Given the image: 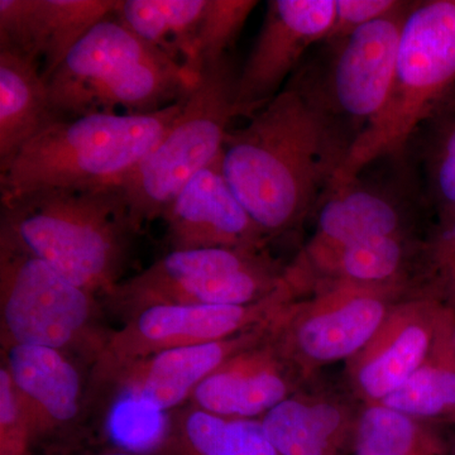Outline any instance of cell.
I'll return each instance as SVG.
<instances>
[{"label":"cell","instance_id":"1","mask_svg":"<svg viewBox=\"0 0 455 455\" xmlns=\"http://www.w3.org/2000/svg\"><path fill=\"white\" fill-rule=\"evenodd\" d=\"M350 143L296 83L229 130L221 170L267 238L286 235L317 211Z\"/></svg>","mask_w":455,"mask_h":455},{"label":"cell","instance_id":"2","mask_svg":"<svg viewBox=\"0 0 455 455\" xmlns=\"http://www.w3.org/2000/svg\"><path fill=\"white\" fill-rule=\"evenodd\" d=\"M137 233L121 185L2 200L0 243L37 257L103 298L121 283Z\"/></svg>","mask_w":455,"mask_h":455},{"label":"cell","instance_id":"3","mask_svg":"<svg viewBox=\"0 0 455 455\" xmlns=\"http://www.w3.org/2000/svg\"><path fill=\"white\" fill-rule=\"evenodd\" d=\"M185 100L152 113L57 119L0 169L2 200L52 188L121 185L169 131Z\"/></svg>","mask_w":455,"mask_h":455},{"label":"cell","instance_id":"4","mask_svg":"<svg viewBox=\"0 0 455 455\" xmlns=\"http://www.w3.org/2000/svg\"><path fill=\"white\" fill-rule=\"evenodd\" d=\"M454 99L455 0L412 3L387 100L350 146L331 188L357 178L385 158L403 157L421 128Z\"/></svg>","mask_w":455,"mask_h":455},{"label":"cell","instance_id":"5","mask_svg":"<svg viewBox=\"0 0 455 455\" xmlns=\"http://www.w3.org/2000/svg\"><path fill=\"white\" fill-rule=\"evenodd\" d=\"M57 119L157 112L188 97L194 79L116 16L99 22L46 80Z\"/></svg>","mask_w":455,"mask_h":455},{"label":"cell","instance_id":"6","mask_svg":"<svg viewBox=\"0 0 455 455\" xmlns=\"http://www.w3.org/2000/svg\"><path fill=\"white\" fill-rule=\"evenodd\" d=\"M236 77L229 55L205 66L169 131L123 180L137 232L146 223L161 220L180 191L221 157L229 123L235 119Z\"/></svg>","mask_w":455,"mask_h":455},{"label":"cell","instance_id":"7","mask_svg":"<svg viewBox=\"0 0 455 455\" xmlns=\"http://www.w3.org/2000/svg\"><path fill=\"white\" fill-rule=\"evenodd\" d=\"M98 295L77 286L32 254L0 243L3 349L49 347L94 363L110 335Z\"/></svg>","mask_w":455,"mask_h":455},{"label":"cell","instance_id":"8","mask_svg":"<svg viewBox=\"0 0 455 455\" xmlns=\"http://www.w3.org/2000/svg\"><path fill=\"white\" fill-rule=\"evenodd\" d=\"M284 269L266 250L171 251L104 296L124 322L158 305H248L284 286Z\"/></svg>","mask_w":455,"mask_h":455},{"label":"cell","instance_id":"9","mask_svg":"<svg viewBox=\"0 0 455 455\" xmlns=\"http://www.w3.org/2000/svg\"><path fill=\"white\" fill-rule=\"evenodd\" d=\"M313 295L287 304L269 323V337L307 379L348 361L373 337L409 286L317 283ZM419 293V292H416Z\"/></svg>","mask_w":455,"mask_h":455},{"label":"cell","instance_id":"10","mask_svg":"<svg viewBox=\"0 0 455 455\" xmlns=\"http://www.w3.org/2000/svg\"><path fill=\"white\" fill-rule=\"evenodd\" d=\"M298 300L283 289L248 305H158L132 316L95 359L90 373L92 390L109 391L125 370L143 359L184 347L212 343L267 324L287 304Z\"/></svg>","mask_w":455,"mask_h":455},{"label":"cell","instance_id":"11","mask_svg":"<svg viewBox=\"0 0 455 455\" xmlns=\"http://www.w3.org/2000/svg\"><path fill=\"white\" fill-rule=\"evenodd\" d=\"M411 4L340 40L325 42L331 46V60L324 76L315 82L301 79L296 83L309 92L350 145L347 125L352 127L355 142L387 100L401 32Z\"/></svg>","mask_w":455,"mask_h":455},{"label":"cell","instance_id":"12","mask_svg":"<svg viewBox=\"0 0 455 455\" xmlns=\"http://www.w3.org/2000/svg\"><path fill=\"white\" fill-rule=\"evenodd\" d=\"M455 311L415 293L398 301L366 346L346 362L347 381L361 403H381L430 355Z\"/></svg>","mask_w":455,"mask_h":455},{"label":"cell","instance_id":"13","mask_svg":"<svg viewBox=\"0 0 455 455\" xmlns=\"http://www.w3.org/2000/svg\"><path fill=\"white\" fill-rule=\"evenodd\" d=\"M335 0H271L250 55L236 77L235 118H250L284 89L311 46L333 27Z\"/></svg>","mask_w":455,"mask_h":455},{"label":"cell","instance_id":"14","mask_svg":"<svg viewBox=\"0 0 455 455\" xmlns=\"http://www.w3.org/2000/svg\"><path fill=\"white\" fill-rule=\"evenodd\" d=\"M161 220L171 251H263L269 241L228 184L221 157L180 191Z\"/></svg>","mask_w":455,"mask_h":455},{"label":"cell","instance_id":"15","mask_svg":"<svg viewBox=\"0 0 455 455\" xmlns=\"http://www.w3.org/2000/svg\"><path fill=\"white\" fill-rule=\"evenodd\" d=\"M309 382L268 331L265 339L236 353L206 377L188 403L226 418L260 420Z\"/></svg>","mask_w":455,"mask_h":455},{"label":"cell","instance_id":"16","mask_svg":"<svg viewBox=\"0 0 455 455\" xmlns=\"http://www.w3.org/2000/svg\"><path fill=\"white\" fill-rule=\"evenodd\" d=\"M121 0H0V50L40 65L44 80Z\"/></svg>","mask_w":455,"mask_h":455},{"label":"cell","instance_id":"17","mask_svg":"<svg viewBox=\"0 0 455 455\" xmlns=\"http://www.w3.org/2000/svg\"><path fill=\"white\" fill-rule=\"evenodd\" d=\"M269 323L227 339L151 355L125 370L109 390L119 400L167 414L188 403L197 386L224 362L265 339Z\"/></svg>","mask_w":455,"mask_h":455},{"label":"cell","instance_id":"18","mask_svg":"<svg viewBox=\"0 0 455 455\" xmlns=\"http://www.w3.org/2000/svg\"><path fill=\"white\" fill-rule=\"evenodd\" d=\"M361 406L309 382L260 424L276 455H353Z\"/></svg>","mask_w":455,"mask_h":455},{"label":"cell","instance_id":"19","mask_svg":"<svg viewBox=\"0 0 455 455\" xmlns=\"http://www.w3.org/2000/svg\"><path fill=\"white\" fill-rule=\"evenodd\" d=\"M385 235H412L406 197L355 178L326 191L317 208L315 229L300 256Z\"/></svg>","mask_w":455,"mask_h":455},{"label":"cell","instance_id":"20","mask_svg":"<svg viewBox=\"0 0 455 455\" xmlns=\"http://www.w3.org/2000/svg\"><path fill=\"white\" fill-rule=\"evenodd\" d=\"M421 242L412 235L376 236L314 256L299 254L284 278L300 296L317 283L411 287V266L418 272Z\"/></svg>","mask_w":455,"mask_h":455},{"label":"cell","instance_id":"21","mask_svg":"<svg viewBox=\"0 0 455 455\" xmlns=\"http://www.w3.org/2000/svg\"><path fill=\"white\" fill-rule=\"evenodd\" d=\"M3 366L25 403L36 439L74 423L83 400V379L73 357L49 347L11 346Z\"/></svg>","mask_w":455,"mask_h":455},{"label":"cell","instance_id":"22","mask_svg":"<svg viewBox=\"0 0 455 455\" xmlns=\"http://www.w3.org/2000/svg\"><path fill=\"white\" fill-rule=\"evenodd\" d=\"M152 455H276L260 420L212 414L188 403L167 412Z\"/></svg>","mask_w":455,"mask_h":455},{"label":"cell","instance_id":"23","mask_svg":"<svg viewBox=\"0 0 455 455\" xmlns=\"http://www.w3.org/2000/svg\"><path fill=\"white\" fill-rule=\"evenodd\" d=\"M56 121L40 65L0 50V169Z\"/></svg>","mask_w":455,"mask_h":455},{"label":"cell","instance_id":"24","mask_svg":"<svg viewBox=\"0 0 455 455\" xmlns=\"http://www.w3.org/2000/svg\"><path fill=\"white\" fill-rule=\"evenodd\" d=\"M208 0H121L114 16L199 80L197 32Z\"/></svg>","mask_w":455,"mask_h":455},{"label":"cell","instance_id":"25","mask_svg":"<svg viewBox=\"0 0 455 455\" xmlns=\"http://www.w3.org/2000/svg\"><path fill=\"white\" fill-rule=\"evenodd\" d=\"M381 403L427 424L455 425V314L424 363Z\"/></svg>","mask_w":455,"mask_h":455},{"label":"cell","instance_id":"26","mask_svg":"<svg viewBox=\"0 0 455 455\" xmlns=\"http://www.w3.org/2000/svg\"><path fill=\"white\" fill-rule=\"evenodd\" d=\"M353 455H451V447L435 425L382 403H362Z\"/></svg>","mask_w":455,"mask_h":455},{"label":"cell","instance_id":"27","mask_svg":"<svg viewBox=\"0 0 455 455\" xmlns=\"http://www.w3.org/2000/svg\"><path fill=\"white\" fill-rule=\"evenodd\" d=\"M424 146V172L427 197L439 217L455 214V99L436 114Z\"/></svg>","mask_w":455,"mask_h":455},{"label":"cell","instance_id":"28","mask_svg":"<svg viewBox=\"0 0 455 455\" xmlns=\"http://www.w3.org/2000/svg\"><path fill=\"white\" fill-rule=\"evenodd\" d=\"M416 277L421 292L455 311V214L439 223L421 242Z\"/></svg>","mask_w":455,"mask_h":455},{"label":"cell","instance_id":"29","mask_svg":"<svg viewBox=\"0 0 455 455\" xmlns=\"http://www.w3.org/2000/svg\"><path fill=\"white\" fill-rule=\"evenodd\" d=\"M259 5L256 0H208L197 32L196 55L200 73L205 66L228 56L248 18Z\"/></svg>","mask_w":455,"mask_h":455},{"label":"cell","instance_id":"30","mask_svg":"<svg viewBox=\"0 0 455 455\" xmlns=\"http://www.w3.org/2000/svg\"><path fill=\"white\" fill-rule=\"evenodd\" d=\"M35 442L31 418L7 368H0V455H27Z\"/></svg>","mask_w":455,"mask_h":455},{"label":"cell","instance_id":"31","mask_svg":"<svg viewBox=\"0 0 455 455\" xmlns=\"http://www.w3.org/2000/svg\"><path fill=\"white\" fill-rule=\"evenodd\" d=\"M409 5L398 0H335V17L331 33L324 42L346 37L362 27L390 17Z\"/></svg>","mask_w":455,"mask_h":455},{"label":"cell","instance_id":"32","mask_svg":"<svg viewBox=\"0 0 455 455\" xmlns=\"http://www.w3.org/2000/svg\"><path fill=\"white\" fill-rule=\"evenodd\" d=\"M98 455H143L139 453H134V451H125V449H114V451H104V453H100Z\"/></svg>","mask_w":455,"mask_h":455},{"label":"cell","instance_id":"33","mask_svg":"<svg viewBox=\"0 0 455 455\" xmlns=\"http://www.w3.org/2000/svg\"><path fill=\"white\" fill-rule=\"evenodd\" d=\"M451 455H455V443L453 447H451Z\"/></svg>","mask_w":455,"mask_h":455}]
</instances>
